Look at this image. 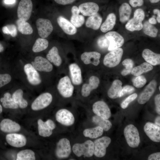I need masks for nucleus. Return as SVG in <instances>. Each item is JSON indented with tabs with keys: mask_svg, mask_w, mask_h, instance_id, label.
I'll return each instance as SVG.
<instances>
[{
	"mask_svg": "<svg viewBox=\"0 0 160 160\" xmlns=\"http://www.w3.org/2000/svg\"><path fill=\"white\" fill-rule=\"evenodd\" d=\"M72 150L74 154L78 157L83 155L84 157H91L94 154V143L88 140L83 143H76L72 147Z\"/></svg>",
	"mask_w": 160,
	"mask_h": 160,
	"instance_id": "obj_1",
	"label": "nucleus"
},
{
	"mask_svg": "<svg viewBox=\"0 0 160 160\" xmlns=\"http://www.w3.org/2000/svg\"><path fill=\"white\" fill-rule=\"evenodd\" d=\"M124 133L126 141L130 147H138L140 142V135L137 128L134 125L130 124L126 126Z\"/></svg>",
	"mask_w": 160,
	"mask_h": 160,
	"instance_id": "obj_2",
	"label": "nucleus"
},
{
	"mask_svg": "<svg viewBox=\"0 0 160 160\" xmlns=\"http://www.w3.org/2000/svg\"><path fill=\"white\" fill-rule=\"evenodd\" d=\"M57 88L59 93L65 98L71 97L74 90L71 80L67 76H65L60 79Z\"/></svg>",
	"mask_w": 160,
	"mask_h": 160,
	"instance_id": "obj_3",
	"label": "nucleus"
},
{
	"mask_svg": "<svg viewBox=\"0 0 160 160\" xmlns=\"http://www.w3.org/2000/svg\"><path fill=\"white\" fill-rule=\"evenodd\" d=\"M123 53V50L121 48L111 51L105 56L103 61L104 65L109 68L116 66L120 62Z\"/></svg>",
	"mask_w": 160,
	"mask_h": 160,
	"instance_id": "obj_4",
	"label": "nucleus"
},
{
	"mask_svg": "<svg viewBox=\"0 0 160 160\" xmlns=\"http://www.w3.org/2000/svg\"><path fill=\"white\" fill-rule=\"evenodd\" d=\"M33 9L31 0H21L17 9V15L19 19L26 21L30 18Z\"/></svg>",
	"mask_w": 160,
	"mask_h": 160,
	"instance_id": "obj_5",
	"label": "nucleus"
},
{
	"mask_svg": "<svg viewBox=\"0 0 160 160\" xmlns=\"http://www.w3.org/2000/svg\"><path fill=\"white\" fill-rule=\"evenodd\" d=\"M111 142L110 137L103 136L95 140L94 143V154L98 157L104 156L106 152V148Z\"/></svg>",
	"mask_w": 160,
	"mask_h": 160,
	"instance_id": "obj_6",
	"label": "nucleus"
},
{
	"mask_svg": "<svg viewBox=\"0 0 160 160\" xmlns=\"http://www.w3.org/2000/svg\"><path fill=\"white\" fill-rule=\"evenodd\" d=\"M52 100V95L49 92L43 93L38 96L33 101L31 105L32 109L38 111L48 106Z\"/></svg>",
	"mask_w": 160,
	"mask_h": 160,
	"instance_id": "obj_7",
	"label": "nucleus"
},
{
	"mask_svg": "<svg viewBox=\"0 0 160 160\" xmlns=\"http://www.w3.org/2000/svg\"><path fill=\"white\" fill-rule=\"evenodd\" d=\"M36 25L39 35L43 38L48 37L53 30L51 22L48 19L39 18L36 21Z\"/></svg>",
	"mask_w": 160,
	"mask_h": 160,
	"instance_id": "obj_8",
	"label": "nucleus"
},
{
	"mask_svg": "<svg viewBox=\"0 0 160 160\" xmlns=\"http://www.w3.org/2000/svg\"><path fill=\"white\" fill-rule=\"evenodd\" d=\"M71 151L69 140L65 138L60 139L56 146L55 154L57 157L60 159L67 158L70 154Z\"/></svg>",
	"mask_w": 160,
	"mask_h": 160,
	"instance_id": "obj_9",
	"label": "nucleus"
},
{
	"mask_svg": "<svg viewBox=\"0 0 160 160\" xmlns=\"http://www.w3.org/2000/svg\"><path fill=\"white\" fill-rule=\"evenodd\" d=\"M38 130L39 135L43 137H49L52 133V130L56 127L54 122L50 119L44 122L41 119L37 121Z\"/></svg>",
	"mask_w": 160,
	"mask_h": 160,
	"instance_id": "obj_10",
	"label": "nucleus"
},
{
	"mask_svg": "<svg viewBox=\"0 0 160 160\" xmlns=\"http://www.w3.org/2000/svg\"><path fill=\"white\" fill-rule=\"evenodd\" d=\"M109 40V46L108 50L110 51L120 48L124 44V40L123 37L116 31H110L105 35Z\"/></svg>",
	"mask_w": 160,
	"mask_h": 160,
	"instance_id": "obj_11",
	"label": "nucleus"
},
{
	"mask_svg": "<svg viewBox=\"0 0 160 160\" xmlns=\"http://www.w3.org/2000/svg\"><path fill=\"white\" fill-rule=\"evenodd\" d=\"M55 118L57 122L66 126H71L75 122V118L73 114L65 109L58 110L56 113Z\"/></svg>",
	"mask_w": 160,
	"mask_h": 160,
	"instance_id": "obj_12",
	"label": "nucleus"
},
{
	"mask_svg": "<svg viewBox=\"0 0 160 160\" xmlns=\"http://www.w3.org/2000/svg\"><path fill=\"white\" fill-rule=\"evenodd\" d=\"M92 111L96 115L103 118L108 119L111 116L110 108L107 104L102 101L95 103L92 105Z\"/></svg>",
	"mask_w": 160,
	"mask_h": 160,
	"instance_id": "obj_13",
	"label": "nucleus"
},
{
	"mask_svg": "<svg viewBox=\"0 0 160 160\" xmlns=\"http://www.w3.org/2000/svg\"><path fill=\"white\" fill-rule=\"evenodd\" d=\"M144 130L146 135L152 141L156 142H160V127L155 123L148 122L144 127Z\"/></svg>",
	"mask_w": 160,
	"mask_h": 160,
	"instance_id": "obj_14",
	"label": "nucleus"
},
{
	"mask_svg": "<svg viewBox=\"0 0 160 160\" xmlns=\"http://www.w3.org/2000/svg\"><path fill=\"white\" fill-rule=\"evenodd\" d=\"M156 86V81H151L140 95L137 100L138 103L143 104L148 102L154 93Z\"/></svg>",
	"mask_w": 160,
	"mask_h": 160,
	"instance_id": "obj_15",
	"label": "nucleus"
},
{
	"mask_svg": "<svg viewBox=\"0 0 160 160\" xmlns=\"http://www.w3.org/2000/svg\"><path fill=\"white\" fill-rule=\"evenodd\" d=\"M31 64L36 69L40 71L50 72L53 68L52 65L47 59L40 56L35 57Z\"/></svg>",
	"mask_w": 160,
	"mask_h": 160,
	"instance_id": "obj_16",
	"label": "nucleus"
},
{
	"mask_svg": "<svg viewBox=\"0 0 160 160\" xmlns=\"http://www.w3.org/2000/svg\"><path fill=\"white\" fill-rule=\"evenodd\" d=\"M24 71L27 76L29 82L33 85L39 84L41 81L38 72L32 64H26L24 67Z\"/></svg>",
	"mask_w": 160,
	"mask_h": 160,
	"instance_id": "obj_17",
	"label": "nucleus"
},
{
	"mask_svg": "<svg viewBox=\"0 0 160 160\" xmlns=\"http://www.w3.org/2000/svg\"><path fill=\"white\" fill-rule=\"evenodd\" d=\"M145 16L137 12H134L133 17L129 20L125 25V28L127 30L134 31H140L143 28L142 21Z\"/></svg>",
	"mask_w": 160,
	"mask_h": 160,
	"instance_id": "obj_18",
	"label": "nucleus"
},
{
	"mask_svg": "<svg viewBox=\"0 0 160 160\" xmlns=\"http://www.w3.org/2000/svg\"><path fill=\"white\" fill-rule=\"evenodd\" d=\"M6 139L9 145L16 148L24 146L27 142L26 138L24 136L17 133L9 134L6 136Z\"/></svg>",
	"mask_w": 160,
	"mask_h": 160,
	"instance_id": "obj_19",
	"label": "nucleus"
},
{
	"mask_svg": "<svg viewBox=\"0 0 160 160\" xmlns=\"http://www.w3.org/2000/svg\"><path fill=\"white\" fill-rule=\"evenodd\" d=\"M100 82L99 79L96 76H91L89 79L88 83L84 84L82 86L81 89L82 96L84 97H88L93 90L98 87Z\"/></svg>",
	"mask_w": 160,
	"mask_h": 160,
	"instance_id": "obj_20",
	"label": "nucleus"
},
{
	"mask_svg": "<svg viewBox=\"0 0 160 160\" xmlns=\"http://www.w3.org/2000/svg\"><path fill=\"white\" fill-rule=\"evenodd\" d=\"M71 81L76 85L81 84L82 81L81 71L80 68L76 63L70 64L69 66Z\"/></svg>",
	"mask_w": 160,
	"mask_h": 160,
	"instance_id": "obj_21",
	"label": "nucleus"
},
{
	"mask_svg": "<svg viewBox=\"0 0 160 160\" xmlns=\"http://www.w3.org/2000/svg\"><path fill=\"white\" fill-rule=\"evenodd\" d=\"M21 127L20 125L15 121L9 119H5L0 123L1 130L6 133H13L20 130Z\"/></svg>",
	"mask_w": 160,
	"mask_h": 160,
	"instance_id": "obj_22",
	"label": "nucleus"
},
{
	"mask_svg": "<svg viewBox=\"0 0 160 160\" xmlns=\"http://www.w3.org/2000/svg\"><path fill=\"white\" fill-rule=\"evenodd\" d=\"M100 54L97 52H85L81 55V59L86 65L92 64L96 66L100 63Z\"/></svg>",
	"mask_w": 160,
	"mask_h": 160,
	"instance_id": "obj_23",
	"label": "nucleus"
},
{
	"mask_svg": "<svg viewBox=\"0 0 160 160\" xmlns=\"http://www.w3.org/2000/svg\"><path fill=\"white\" fill-rule=\"evenodd\" d=\"M78 8L80 12L86 16H90L97 13L99 9L98 5L92 2L82 3L79 5Z\"/></svg>",
	"mask_w": 160,
	"mask_h": 160,
	"instance_id": "obj_24",
	"label": "nucleus"
},
{
	"mask_svg": "<svg viewBox=\"0 0 160 160\" xmlns=\"http://www.w3.org/2000/svg\"><path fill=\"white\" fill-rule=\"evenodd\" d=\"M57 23L62 30L66 34L73 35L76 33V27L69 21L62 16H60L57 19Z\"/></svg>",
	"mask_w": 160,
	"mask_h": 160,
	"instance_id": "obj_25",
	"label": "nucleus"
},
{
	"mask_svg": "<svg viewBox=\"0 0 160 160\" xmlns=\"http://www.w3.org/2000/svg\"><path fill=\"white\" fill-rule=\"evenodd\" d=\"M142 56L147 63L152 65L160 64V54L156 53L149 49H144L143 51Z\"/></svg>",
	"mask_w": 160,
	"mask_h": 160,
	"instance_id": "obj_26",
	"label": "nucleus"
},
{
	"mask_svg": "<svg viewBox=\"0 0 160 160\" xmlns=\"http://www.w3.org/2000/svg\"><path fill=\"white\" fill-rule=\"evenodd\" d=\"M72 15L71 18V22L76 28L81 27L84 22V18L83 15H79L80 11L78 7L73 6L71 9Z\"/></svg>",
	"mask_w": 160,
	"mask_h": 160,
	"instance_id": "obj_27",
	"label": "nucleus"
},
{
	"mask_svg": "<svg viewBox=\"0 0 160 160\" xmlns=\"http://www.w3.org/2000/svg\"><path fill=\"white\" fill-rule=\"evenodd\" d=\"M47 59L57 66H59L62 63L61 58L59 55L58 49L56 47H53L46 55Z\"/></svg>",
	"mask_w": 160,
	"mask_h": 160,
	"instance_id": "obj_28",
	"label": "nucleus"
},
{
	"mask_svg": "<svg viewBox=\"0 0 160 160\" xmlns=\"http://www.w3.org/2000/svg\"><path fill=\"white\" fill-rule=\"evenodd\" d=\"M122 83L119 80L116 79L113 82L107 92L108 96L111 98L116 99L119 97L122 89Z\"/></svg>",
	"mask_w": 160,
	"mask_h": 160,
	"instance_id": "obj_29",
	"label": "nucleus"
},
{
	"mask_svg": "<svg viewBox=\"0 0 160 160\" xmlns=\"http://www.w3.org/2000/svg\"><path fill=\"white\" fill-rule=\"evenodd\" d=\"M102 19L101 16L98 13H96L90 16L87 19L85 25L88 28L94 30L98 29L101 24Z\"/></svg>",
	"mask_w": 160,
	"mask_h": 160,
	"instance_id": "obj_30",
	"label": "nucleus"
},
{
	"mask_svg": "<svg viewBox=\"0 0 160 160\" xmlns=\"http://www.w3.org/2000/svg\"><path fill=\"white\" fill-rule=\"evenodd\" d=\"M131 12V7L127 3H123L119 9L120 22L124 23L128 21Z\"/></svg>",
	"mask_w": 160,
	"mask_h": 160,
	"instance_id": "obj_31",
	"label": "nucleus"
},
{
	"mask_svg": "<svg viewBox=\"0 0 160 160\" xmlns=\"http://www.w3.org/2000/svg\"><path fill=\"white\" fill-rule=\"evenodd\" d=\"M116 16L114 14H109L101 26V31L105 33L112 30L116 24Z\"/></svg>",
	"mask_w": 160,
	"mask_h": 160,
	"instance_id": "obj_32",
	"label": "nucleus"
},
{
	"mask_svg": "<svg viewBox=\"0 0 160 160\" xmlns=\"http://www.w3.org/2000/svg\"><path fill=\"white\" fill-rule=\"evenodd\" d=\"M23 92L21 89L16 90L12 96L13 101L21 108H25L28 105L27 101L23 98Z\"/></svg>",
	"mask_w": 160,
	"mask_h": 160,
	"instance_id": "obj_33",
	"label": "nucleus"
},
{
	"mask_svg": "<svg viewBox=\"0 0 160 160\" xmlns=\"http://www.w3.org/2000/svg\"><path fill=\"white\" fill-rule=\"evenodd\" d=\"M103 130L101 127L97 126L95 127L85 129L83 132L84 136L91 138H96L101 136Z\"/></svg>",
	"mask_w": 160,
	"mask_h": 160,
	"instance_id": "obj_34",
	"label": "nucleus"
},
{
	"mask_svg": "<svg viewBox=\"0 0 160 160\" xmlns=\"http://www.w3.org/2000/svg\"><path fill=\"white\" fill-rule=\"evenodd\" d=\"M19 31L21 33L25 35H29L33 32V28L31 25L25 21L20 19L16 21Z\"/></svg>",
	"mask_w": 160,
	"mask_h": 160,
	"instance_id": "obj_35",
	"label": "nucleus"
},
{
	"mask_svg": "<svg viewBox=\"0 0 160 160\" xmlns=\"http://www.w3.org/2000/svg\"><path fill=\"white\" fill-rule=\"evenodd\" d=\"M92 119L94 123L101 127L104 131H108L112 126V123L109 120L96 115L93 116Z\"/></svg>",
	"mask_w": 160,
	"mask_h": 160,
	"instance_id": "obj_36",
	"label": "nucleus"
},
{
	"mask_svg": "<svg viewBox=\"0 0 160 160\" xmlns=\"http://www.w3.org/2000/svg\"><path fill=\"white\" fill-rule=\"evenodd\" d=\"M153 68L152 65L147 62H144L133 68L131 73L134 76H137L152 70Z\"/></svg>",
	"mask_w": 160,
	"mask_h": 160,
	"instance_id": "obj_37",
	"label": "nucleus"
},
{
	"mask_svg": "<svg viewBox=\"0 0 160 160\" xmlns=\"http://www.w3.org/2000/svg\"><path fill=\"white\" fill-rule=\"evenodd\" d=\"M3 106L5 108L15 109L19 106L13 100L12 96L9 92L5 93L3 97L0 99Z\"/></svg>",
	"mask_w": 160,
	"mask_h": 160,
	"instance_id": "obj_38",
	"label": "nucleus"
},
{
	"mask_svg": "<svg viewBox=\"0 0 160 160\" xmlns=\"http://www.w3.org/2000/svg\"><path fill=\"white\" fill-rule=\"evenodd\" d=\"M49 42L47 40L44 38L37 39L33 48L32 50L34 52H39L46 49L48 47Z\"/></svg>",
	"mask_w": 160,
	"mask_h": 160,
	"instance_id": "obj_39",
	"label": "nucleus"
},
{
	"mask_svg": "<svg viewBox=\"0 0 160 160\" xmlns=\"http://www.w3.org/2000/svg\"><path fill=\"white\" fill-rule=\"evenodd\" d=\"M35 159L34 152L30 149L22 150L17 154V160H34Z\"/></svg>",
	"mask_w": 160,
	"mask_h": 160,
	"instance_id": "obj_40",
	"label": "nucleus"
},
{
	"mask_svg": "<svg viewBox=\"0 0 160 160\" xmlns=\"http://www.w3.org/2000/svg\"><path fill=\"white\" fill-rule=\"evenodd\" d=\"M143 28L144 33L146 35L152 37H155L157 36L158 29L148 21H145L143 24Z\"/></svg>",
	"mask_w": 160,
	"mask_h": 160,
	"instance_id": "obj_41",
	"label": "nucleus"
},
{
	"mask_svg": "<svg viewBox=\"0 0 160 160\" xmlns=\"http://www.w3.org/2000/svg\"><path fill=\"white\" fill-rule=\"evenodd\" d=\"M122 64L125 68L121 71V74L123 76H125L131 73L134 65L133 61L129 59H127L122 62Z\"/></svg>",
	"mask_w": 160,
	"mask_h": 160,
	"instance_id": "obj_42",
	"label": "nucleus"
},
{
	"mask_svg": "<svg viewBox=\"0 0 160 160\" xmlns=\"http://www.w3.org/2000/svg\"><path fill=\"white\" fill-rule=\"evenodd\" d=\"M2 31L4 33L10 35L13 37L16 36L17 34L16 27L14 24L4 26L2 28Z\"/></svg>",
	"mask_w": 160,
	"mask_h": 160,
	"instance_id": "obj_43",
	"label": "nucleus"
},
{
	"mask_svg": "<svg viewBox=\"0 0 160 160\" xmlns=\"http://www.w3.org/2000/svg\"><path fill=\"white\" fill-rule=\"evenodd\" d=\"M133 85L137 88L143 87L146 83L147 80L145 77L143 76H138L134 78L132 80Z\"/></svg>",
	"mask_w": 160,
	"mask_h": 160,
	"instance_id": "obj_44",
	"label": "nucleus"
},
{
	"mask_svg": "<svg viewBox=\"0 0 160 160\" xmlns=\"http://www.w3.org/2000/svg\"><path fill=\"white\" fill-rule=\"evenodd\" d=\"M97 43L99 47L102 49L108 48L109 46V41L105 36L100 37L98 39Z\"/></svg>",
	"mask_w": 160,
	"mask_h": 160,
	"instance_id": "obj_45",
	"label": "nucleus"
},
{
	"mask_svg": "<svg viewBox=\"0 0 160 160\" xmlns=\"http://www.w3.org/2000/svg\"><path fill=\"white\" fill-rule=\"evenodd\" d=\"M137 97L136 93H134L126 98L121 103V106L123 109L126 108L130 103L134 100Z\"/></svg>",
	"mask_w": 160,
	"mask_h": 160,
	"instance_id": "obj_46",
	"label": "nucleus"
},
{
	"mask_svg": "<svg viewBox=\"0 0 160 160\" xmlns=\"http://www.w3.org/2000/svg\"><path fill=\"white\" fill-rule=\"evenodd\" d=\"M11 79V77L9 74H0V88L9 83Z\"/></svg>",
	"mask_w": 160,
	"mask_h": 160,
	"instance_id": "obj_47",
	"label": "nucleus"
},
{
	"mask_svg": "<svg viewBox=\"0 0 160 160\" xmlns=\"http://www.w3.org/2000/svg\"><path fill=\"white\" fill-rule=\"evenodd\" d=\"M135 90V88L130 85H127L122 88L119 95L121 97L126 94H130L133 92Z\"/></svg>",
	"mask_w": 160,
	"mask_h": 160,
	"instance_id": "obj_48",
	"label": "nucleus"
},
{
	"mask_svg": "<svg viewBox=\"0 0 160 160\" xmlns=\"http://www.w3.org/2000/svg\"><path fill=\"white\" fill-rule=\"evenodd\" d=\"M155 103L156 106V110L157 113L160 114V94L156 95L155 97Z\"/></svg>",
	"mask_w": 160,
	"mask_h": 160,
	"instance_id": "obj_49",
	"label": "nucleus"
},
{
	"mask_svg": "<svg viewBox=\"0 0 160 160\" xmlns=\"http://www.w3.org/2000/svg\"><path fill=\"white\" fill-rule=\"evenodd\" d=\"M129 3L132 6L136 7L142 6L144 3L143 0H129Z\"/></svg>",
	"mask_w": 160,
	"mask_h": 160,
	"instance_id": "obj_50",
	"label": "nucleus"
},
{
	"mask_svg": "<svg viewBox=\"0 0 160 160\" xmlns=\"http://www.w3.org/2000/svg\"><path fill=\"white\" fill-rule=\"evenodd\" d=\"M148 160H160V152H157L150 155L148 158Z\"/></svg>",
	"mask_w": 160,
	"mask_h": 160,
	"instance_id": "obj_51",
	"label": "nucleus"
},
{
	"mask_svg": "<svg viewBox=\"0 0 160 160\" xmlns=\"http://www.w3.org/2000/svg\"><path fill=\"white\" fill-rule=\"evenodd\" d=\"M57 3L61 5H65L71 4L76 0H54Z\"/></svg>",
	"mask_w": 160,
	"mask_h": 160,
	"instance_id": "obj_52",
	"label": "nucleus"
},
{
	"mask_svg": "<svg viewBox=\"0 0 160 160\" xmlns=\"http://www.w3.org/2000/svg\"><path fill=\"white\" fill-rule=\"evenodd\" d=\"M153 12L154 14L157 15L156 20L159 23H160V11L158 9H155L153 10Z\"/></svg>",
	"mask_w": 160,
	"mask_h": 160,
	"instance_id": "obj_53",
	"label": "nucleus"
},
{
	"mask_svg": "<svg viewBox=\"0 0 160 160\" xmlns=\"http://www.w3.org/2000/svg\"><path fill=\"white\" fill-rule=\"evenodd\" d=\"M148 22L152 25L155 24L157 23L156 20L154 17H152L150 18L149 19Z\"/></svg>",
	"mask_w": 160,
	"mask_h": 160,
	"instance_id": "obj_54",
	"label": "nucleus"
},
{
	"mask_svg": "<svg viewBox=\"0 0 160 160\" xmlns=\"http://www.w3.org/2000/svg\"><path fill=\"white\" fill-rule=\"evenodd\" d=\"M155 124L156 125L160 127V116H158L155 119Z\"/></svg>",
	"mask_w": 160,
	"mask_h": 160,
	"instance_id": "obj_55",
	"label": "nucleus"
},
{
	"mask_svg": "<svg viewBox=\"0 0 160 160\" xmlns=\"http://www.w3.org/2000/svg\"><path fill=\"white\" fill-rule=\"evenodd\" d=\"M15 2V0H4V2L6 4H14Z\"/></svg>",
	"mask_w": 160,
	"mask_h": 160,
	"instance_id": "obj_56",
	"label": "nucleus"
},
{
	"mask_svg": "<svg viewBox=\"0 0 160 160\" xmlns=\"http://www.w3.org/2000/svg\"><path fill=\"white\" fill-rule=\"evenodd\" d=\"M160 0H150V2L152 3H157Z\"/></svg>",
	"mask_w": 160,
	"mask_h": 160,
	"instance_id": "obj_57",
	"label": "nucleus"
},
{
	"mask_svg": "<svg viewBox=\"0 0 160 160\" xmlns=\"http://www.w3.org/2000/svg\"><path fill=\"white\" fill-rule=\"evenodd\" d=\"M4 49V48L3 45L0 43V52L3 51Z\"/></svg>",
	"mask_w": 160,
	"mask_h": 160,
	"instance_id": "obj_58",
	"label": "nucleus"
},
{
	"mask_svg": "<svg viewBox=\"0 0 160 160\" xmlns=\"http://www.w3.org/2000/svg\"><path fill=\"white\" fill-rule=\"evenodd\" d=\"M2 111V108L1 105L0 104V114H1Z\"/></svg>",
	"mask_w": 160,
	"mask_h": 160,
	"instance_id": "obj_59",
	"label": "nucleus"
},
{
	"mask_svg": "<svg viewBox=\"0 0 160 160\" xmlns=\"http://www.w3.org/2000/svg\"><path fill=\"white\" fill-rule=\"evenodd\" d=\"M160 86H159V90H160Z\"/></svg>",
	"mask_w": 160,
	"mask_h": 160,
	"instance_id": "obj_60",
	"label": "nucleus"
}]
</instances>
